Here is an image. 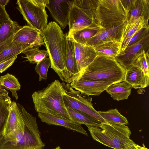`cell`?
<instances>
[{
	"instance_id": "d590c367",
	"label": "cell",
	"mask_w": 149,
	"mask_h": 149,
	"mask_svg": "<svg viewBox=\"0 0 149 149\" xmlns=\"http://www.w3.org/2000/svg\"><path fill=\"white\" fill-rule=\"evenodd\" d=\"M9 18L10 17L5 10V7L0 5V26L4 20Z\"/></svg>"
},
{
	"instance_id": "ac0fdd59",
	"label": "cell",
	"mask_w": 149,
	"mask_h": 149,
	"mask_svg": "<svg viewBox=\"0 0 149 149\" xmlns=\"http://www.w3.org/2000/svg\"><path fill=\"white\" fill-rule=\"evenodd\" d=\"M65 64L68 75V84L79 79L80 74L77 64L73 43L68 39L67 35Z\"/></svg>"
},
{
	"instance_id": "ffe728a7",
	"label": "cell",
	"mask_w": 149,
	"mask_h": 149,
	"mask_svg": "<svg viewBox=\"0 0 149 149\" xmlns=\"http://www.w3.org/2000/svg\"><path fill=\"white\" fill-rule=\"evenodd\" d=\"M38 116L41 121L49 125L62 126L88 136V134L81 125L72 121L66 120L42 113H38Z\"/></svg>"
},
{
	"instance_id": "f1b7e54d",
	"label": "cell",
	"mask_w": 149,
	"mask_h": 149,
	"mask_svg": "<svg viewBox=\"0 0 149 149\" xmlns=\"http://www.w3.org/2000/svg\"><path fill=\"white\" fill-rule=\"evenodd\" d=\"M97 112L106 123L125 125L129 123L127 119L116 109H110L105 111H98Z\"/></svg>"
},
{
	"instance_id": "8d00e7d4",
	"label": "cell",
	"mask_w": 149,
	"mask_h": 149,
	"mask_svg": "<svg viewBox=\"0 0 149 149\" xmlns=\"http://www.w3.org/2000/svg\"><path fill=\"white\" fill-rule=\"evenodd\" d=\"M13 35L5 41L0 43V52L4 49L12 41Z\"/></svg>"
},
{
	"instance_id": "7bdbcfd3",
	"label": "cell",
	"mask_w": 149,
	"mask_h": 149,
	"mask_svg": "<svg viewBox=\"0 0 149 149\" xmlns=\"http://www.w3.org/2000/svg\"><path fill=\"white\" fill-rule=\"evenodd\" d=\"M1 73V72L0 71V73Z\"/></svg>"
},
{
	"instance_id": "ba28073f",
	"label": "cell",
	"mask_w": 149,
	"mask_h": 149,
	"mask_svg": "<svg viewBox=\"0 0 149 149\" xmlns=\"http://www.w3.org/2000/svg\"><path fill=\"white\" fill-rule=\"evenodd\" d=\"M62 83L65 90L63 98L66 108H70L87 114L101 123H106L94 108L91 97L81 94L70 84Z\"/></svg>"
},
{
	"instance_id": "cb8c5ba5",
	"label": "cell",
	"mask_w": 149,
	"mask_h": 149,
	"mask_svg": "<svg viewBox=\"0 0 149 149\" xmlns=\"http://www.w3.org/2000/svg\"><path fill=\"white\" fill-rule=\"evenodd\" d=\"M33 47L31 45L24 43H17L12 41L0 52V62L17 56L25 50Z\"/></svg>"
},
{
	"instance_id": "1f68e13d",
	"label": "cell",
	"mask_w": 149,
	"mask_h": 149,
	"mask_svg": "<svg viewBox=\"0 0 149 149\" xmlns=\"http://www.w3.org/2000/svg\"><path fill=\"white\" fill-rule=\"evenodd\" d=\"M51 64V60L49 57L43 59L36 64L35 67V70L39 75V81L47 79L48 69Z\"/></svg>"
},
{
	"instance_id": "9a60e30c",
	"label": "cell",
	"mask_w": 149,
	"mask_h": 149,
	"mask_svg": "<svg viewBox=\"0 0 149 149\" xmlns=\"http://www.w3.org/2000/svg\"><path fill=\"white\" fill-rule=\"evenodd\" d=\"M149 27L148 23L142 17L131 21H127L125 24L120 40V53L126 49L130 40L134 35L143 28Z\"/></svg>"
},
{
	"instance_id": "8992f818",
	"label": "cell",
	"mask_w": 149,
	"mask_h": 149,
	"mask_svg": "<svg viewBox=\"0 0 149 149\" xmlns=\"http://www.w3.org/2000/svg\"><path fill=\"white\" fill-rule=\"evenodd\" d=\"M17 105L24 123V134L16 141L0 142V149H44L36 117L22 105Z\"/></svg>"
},
{
	"instance_id": "ab89813d",
	"label": "cell",
	"mask_w": 149,
	"mask_h": 149,
	"mask_svg": "<svg viewBox=\"0 0 149 149\" xmlns=\"http://www.w3.org/2000/svg\"><path fill=\"white\" fill-rule=\"evenodd\" d=\"M136 144L129 146L126 147L125 149H137L135 146Z\"/></svg>"
},
{
	"instance_id": "74e56055",
	"label": "cell",
	"mask_w": 149,
	"mask_h": 149,
	"mask_svg": "<svg viewBox=\"0 0 149 149\" xmlns=\"http://www.w3.org/2000/svg\"><path fill=\"white\" fill-rule=\"evenodd\" d=\"M9 92L0 86V97H7Z\"/></svg>"
},
{
	"instance_id": "603a6c76",
	"label": "cell",
	"mask_w": 149,
	"mask_h": 149,
	"mask_svg": "<svg viewBox=\"0 0 149 149\" xmlns=\"http://www.w3.org/2000/svg\"><path fill=\"white\" fill-rule=\"evenodd\" d=\"M97 55L115 58L120 53V41L107 42L93 47Z\"/></svg>"
},
{
	"instance_id": "f35d334b",
	"label": "cell",
	"mask_w": 149,
	"mask_h": 149,
	"mask_svg": "<svg viewBox=\"0 0 149 149\" xmlns=\"http://www.w3.org/2000/svg\"><path fill=\"white\" fill-rule=\"evenodd\" d=\"M9 1V0H0V5L5 7Z\"/></svg>"
},
{
	"instance_id": "9c48e42d",
	"label": "cell",
	"mask_w": 149,
	"mask_h": 149,
	"mask_svg": "<svg viewBox=\"0 0 149 149\" xmlns=\"http://www.w3.org/2000/svg\"><path fill=\"white\" fill-rule=\"evenodd\" d=\"M17 8L29 26L40 32L47 27L48 16L45 7L37 4L34 0H18Z\"/></svg>"
},
{
	"instance_id": "5b68a950",
	"label": "cell",
	"mask_w": 149,
	"mask_h": 149,
	"mask_svg": "<svg viewBox=\"0 0 149 149\" xmlns=\"http://www.w3.org/2000/svg\"><path fill=\"white\" fill-rule=\"evenodd\" d=\"M125 71L115 58L97 55L79 79L117 83L124 81Z\"/></svg>"
},
{
	"instance_id": "b9f144b4",
	"label": "cell",
	"mask_w": 149,
	"mask_h": 149,
	"mask_svg": "<svg viewBox=\"0 0 149 149\" xmlns=\"http://www.w3.org/2000/svg\"><path fill=\"white\" fill-rule=\"evenodd\" d=\"M53 149H61V148L59 146H58L56 147V148H53Z\"/></svg>"
},
{
	"instance_id": "277c9868",
	"label": "cell",
	"mask_w": 149,
	"mask_h": 149,
	"mask_svg": "<svg viewBox=\"0 0 149 149\" xmlns=\"http://www.w3.org/2000/svg\"><path fill=\"white\" fill-rule=\"evenodd\" d=\"M131 0H98L95 11L100 29L124 24L128 21Z\"/></svg>"
},
{
	"instance_id": "f546056e",
	"label": "cell",
	"mask_w": 149,
	"mask_h": 149,
	"mask_svg": "<svg viewBox=\"0 0 149 149\" xmlns=\"http://www.w3.org/2000/svg\"><path fill=\"white\" fill-rule=\"evenodd\" d=\"M12 101L9 96L0 97V137L3 133Z\"/></svg>"
},
{
	"instance_id": "44dd1931",
	"label": "cell",
	"mask_w": 149,
	"mask_h": 149,
	"mask_svg": "<svg viewBox=\"0 0 149 149\" xmlns=\"http://www.w3.org/2000/svg\"><path fill=\"white\" fill-rule=\"evenodd\" d=\"M140 17H143L145 21L148 23L149 0H131L127 21H132Z\"/></svg>"
},
{
	"instance_id": "4fadbf2b",
	"label": "cell",
	"mask_w": 149,
	"mask_h": 149,
	"mask_svg": "<svg viewBox=\"0 0 149 149\" xmlns=\"http://www.w3.org/2000/svg\"><path fill=\"white\" fill-rule=\"evenodd\" d=\"M12 42L31 45L33 47L45 46L40 33L29 26H22L13 35Z\"/></svg>"
},
{
	"instance_id": "5bb4252c",
	"label": "cell",
	"mask_w": 149,
	"mask_h": 149,
	"mask_svg": "<svg viewBox=\"0 0 149 149\" xmlns=\"http://www.w3.org/2000/svg\"><path fill=\"white\" fill-rule=\"evenodd\" d=\"M73 42L80 78L84 70L97 55L93 47L85 44Z\"/></svg>"
},
{
	"instance_id": "83f0119b",
	"label": "cell",
	"mask_w": 149,
	"mask_h": 149,
	"mask_svg": "<svg viewBox=\"0 0 149 149\" xmlns=\"http://www.w3.org/2000/svg\"><path fill=\"white\" fill-rule=\"evenodd\" d=\"M22 27L10 18L4 20L0 26V43L14 35Z\"/></svg>"
},
{
	"instance_id": "7c38bea8",
	"label": "cell",
	"mask_w": 149,
	"mask_h": 149,
	"mask_svg": "<svg viewBox=\"0 0 149 149\" xmlns=\"http://www.w3.org/2000/svg\"><path fill=\"white\" fill-rule=\"evenodd\" d=\"M70 86L81 94L89 96H98L110 85L114 84L110 81H98L79 79L74 80Z\"/></svg>"
},
{
	"instance_id": "8fae6325",
	"label": "cell",
	"mask_w": 149,
	"mask_h": 149,
	"mask_svg": "<svg viewBox=\"0 0 149 149\" xmlns=\"http://www.w3.org/2000/svg\"><path fill=\"white\" fill-rule=\"evenodd\" d=\"M74 0H49L46 7L53 19L64 29L68 24L70 12Z\"/></svg>"
},
{
	"instance_id": "d6986e66",
	"label": "cell",
	"mask_w": 149,
	"mask_h": 149,
	"mask_svg": "<svg viewBox=\"0 0 149 149\" xmlns=\"http://www.w3.org/2000/svg\"><path fill=\"white\" fill-rule=\"evenodd\" d=\"M24 123L17 104L12 101L9 113L2 135L8 134L16 130L24 127Z\"/></svg>"
},
{
	"instance_id": "7a4b0ae2",
	"label": "cell",
	"mask_w": 149,
	"mask_h": 149,
	"mask_svg": "<svg viewBox=\"0 0 149 149\" xmlns=\"http://www.w3.org/2000/svg\"><path fill=\"white\" fill-rule=\"evenodd\" d=\"M64 93L63 83L58 80H54L42 89L35 91L32 97L35 110L38 113L72 121L64 104Z\"/></svg>"
},
{
	"instance_id": "e575fe53",
	"label": "cell",
	"mask_w": 149,
	"mask_h": 149,
	"mask_svg": "<svg viewBox=\"0 0 149 149\" xmlns=\"http://www.w3.org/2000/svg\"><path fill=\"white\" fill-rule=\"evenodd\" d=\"M17 56L5 60L0 62V71L1 73L5 71L12 65L17 58Z\"/></svg>"
},
{
	"instance_id": "836d02e7",
	"label": "cell",
	"mask_w": 149,
	"mask_h": 149,
	"mask_svg": "<svg viewBox=\"0 0 149 149\" xmlns=\"http://www.w3.org/2000/svg\"><path fill=\"white\" fill-rule=\"evenodd\" d=\"M149 27H145L141 29L132 36L130 40L127 47L140 41L143 37L149 33Z\"/></svg>"
},
{
	"instance_id": "60d3db41",
	"label": "cell",
	"mask_w": 149,
	"mask_h": 149,
	"mask_svg": "<svg viewBox=\"0 0 149 149\" xmlns=\"http://www.w3.org/2000/svg\"><path fill=\"white\" fill-rule=\"evenodd\" d=\"M135 146L137 149H148L145 146H141L136 144L135 145Z\"/></svg>"
},
{
	"instance_id": "6da1fadb",
	"label": "cell",
	"mask_w": 149,
	"mask_h": 149,
	"mask_svg": "<svg viewBox=\"0 0 149 149\" xmlns=\"http://www.w3.org/2000/svg\"><path fill=\"white\" fill-rule=\"evenodd\" d=\"M40 33L51 60V68L62 81L68 84V75L65 64L67 34H64L61 27L54 21L49 22L46 29Z\"/></svg>"
},
{
	"instance_id": "d6a6232c",
	"label": "cell",
	"mask_w": 149,
	"mask_h": 149,
	"mask_svg": "<svg viewBox=\"0 0 149 149\" xmlns=\"http://www.w3.org/2000/svg\"><path fill=\"white\" fill-rule=\"evenodd\" d=\"M149 51H144L137 58L133 65L140 68L145 74L149 76Z\"/></svg>"
},
{
	"instance_id": "e0dca14e",
	"label": "cell",
	"mask_w": 149,
	"mask_h": 149,
	"mask_svg": "<svg viewBox=\"0 0 149 149\" xmlns=\"http://www.w3.org/2000/svg\"><path fill=\"white\" fill-rule=\"evenodd\" d=\"M149 76L139 68L132 65L125 71L124 81L135 89L144 88L149 85Z\"/></svg>"
},
{
	"instance_id": "2e32d148",
	"label": "cell",
	"mask_w": 149,
	"mask_h": 149,
	"mask_svg": "<svg viewBox=\"0 0 149 149\" xmlns=\"http://www.w3.org/2000/svg\"><path fill=\"white\" fill-rule=\"evenodd\" d=\"M124 24L106 29H100L97 33L89 39L85 44L94 47L107 42L120 41Z\"/></svg>"
},
{
	"instance_id": "3957f363",
	"label": "cell",
	"mask_w": 149,
	"mask_h": 149,
	"mask_svg": "<svg viewBox=\"0 0 149 149\" xmlns=\"http://www.w3.org/2000/svg\"><path fill=\"white\" fill-rule=\"evenodd\" d=\"M86 126L93 140L113 149H125L136 144L130 139L131 132L125 125L106 123L99 127Z\"/></svg>"
},
{
	"instance_id": "52a82bcc",
	"label": "cell",
	"mask_w": 149,
	"mask_h": 149,
	"mask_svg": "<svg viewBox=\"0 0 149 149\" xmlns=\"http://www.w3.org/2000/svg\"><path fill=\"white\" fill-rule=\"evenodd\" d=\"M97 2L98 0H74L70 13L67 34L87 28L100 29L95 15Z\"/></svg>"
},
{
	"instance_id": "4316f807",
	"label": "cell",
	"mask_w": 149,
	"mask_h": 149,
	"mask_svg": "<svg viewBox=\"0 0 149 149\" xmlns=\"http://www.w3.org/2000/svg\"><path fill=\"white\" fill-rule=\"evenodd\" d=\"M100 29L87 28L83 29L70 34H67L68 39L73 42L85 44L93 37Z\"/></svg>"
},
{
	"instance_id": "7402d4cb",
	"label": "cell",
	"mask_w": 149,
	"mask_h": 149,
	"mask_svg": "<svg viewBox=\"0 0 149 149\" xmlns=\"http://www.w3.org/2000/svg\"><path fill=\"white\" fill-rule=\"evenodd\" d=\"M132 88L129 84L123 81L111 85L105 90L113 100L119 101L127 99Z\"/></svg>"
},
{
	"instance_id": "484cf974",
	"label": "cell",
	"mask_w": 149,
	"mask_h": 149,
	"mask_svg": "<svg viewBox=\"0 0 149 149\" xmlns=\"http://www.w3.org/2000/svg\"><path fill=\"white\" fill-rule=\"evenodd\" d=\"M0 86L2 88L10 91L12 96L17 100L18 96L17 91L20 90L21 85L18 79L14 75L8 73L0 77Z\"/></svg>"
},
{
	"instance_id": "30bf717a",
	"label": "cell",
	"mask_w": 149,
	"mask_h": 149,
	"mask_svg": "<svg viewBox=\"0 0 149 149\" xmlns=\"http://www.w3.org/2000/svg\"><path fill=\"white\" fill-rule=\"evenodd\" d=\"M149 34L137 42L127 47L115 58L126 71L133 65L137 58L144 51H149Z\"/></svg>"
},
{
	"instance_id": "4dcf8cb0",
	"label": "cell",
	"mask_w": 149,
	"mask_h": 149,
	"mask_svg": "<svg viewBox=\"0 0 149 149\" xmlns=\"http://www.w3.org/2000/svg\"><path fill=\"white\" fill-rule=\"evenodd\" d=\"M39 47H34L29 48L22 53L25 55L24 57L32 64H37L43 59L49 56L47 50H40Z\"/></svg>"
},
{
	"instance_id": "d4e9b609",
	"label": "cell",
	"mask_w": 149,
	"mask_h": 149,
	"mask_svg": "<svg viewBox=\"0 0 149 149\" xmlns=\"http://www.w3.org/2000/svg\"><path fill=\"white\" fill-rule=\"evenodd\" d=\"M67 109L71 120L80 125L100 126L101 123L95 120L90 116L79 112L70 108Z\"/></svg>"
}]
</instances>
